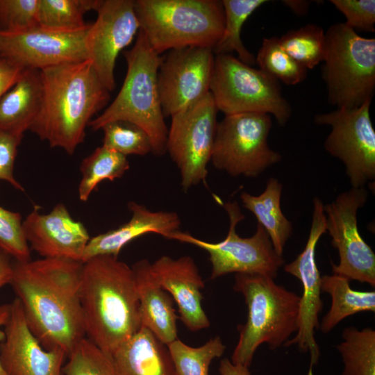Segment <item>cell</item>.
Returning a JSON list of instances; mask_svg holds the SVG:
<instances>
[{
    "instance_id": "obj_1",
    "label": "cell",
    "mask_w": 375,
    "mask_h": 375,
    "mask_svg": "<svg viewBox=\"0 0 375 375\" xmlns=\"http://www.w3.org/2000/svg\"><path fill=\"white\" fill-rule=\"evenodd\" d=\"M83 262L42 258L12 261L10 282L27 324L42 347L67 357L85 337L80 300Z\"/></svg>"
},
{
    "instance_id": "obj_2",
    "label": "cell",
    "mask_w": 375,
    "mask_h": 375,
    "mask_svg": "<svg viewBox=\"0 0 375 375\" xmlns=\"http://www.w3.org/2000/svg\"><path fill=\"white\" fill-rule=\"evenodd\" d=\"M42 99L29 131L51 147L72 155L85 137L92 117L108 102L91 62H65L40 70Z\"/></svg>"
},
{
    "instance_id": "obj_3",
    "label": "cell",
    "mask_w": 375,
    "mask_h": 375,
    "mask_svg": "<svg viewBox=\"0 0 375 375\" xmlns=\"http://www.w3.org/2000/svg\"><path fill=\"white\" fill-rule=\"evenodd\" d=\"M80 300L85 337L108 355L142 326L133 271L116 256L83 262Z\"/></svg>"
},
{
    "instance_id": "obj_4",
    "label": "cell",
    "mask_w": 375,
    "mask_h": 375,
    "mask_svg": "<svg viewBox=\"0 0 375 375\" xmlns=\"http://www.w3.org/2000/svg\"><path fill=\"white\" fill-rule=\"evenodd\" d=\"M261 274H236L233 289L247 306V319L238 326L240 336L232 362L247 367L258 347L266 343L271 350L283 346L298 329L300 297Z\"/></svg>"
},
{
    "instance_id": "obj_5",
    "label": "cell",
    "mask_w": 375,
    "mask_h": 375,
    "mask_svg": "<svg viewBox=\"0 0 375 375\" xmlns=\"http://www.w3.org/2000/svg\"><path fill=\"white\" fill-rule=\"evenodd\" d=\"M124 56L127 71L122 88L110 106L92 119L89 126L97 131L116 120L132 122L148 134L151 152L162 156L167 152L168 131L158 88L161 57L151 48L140 29L133 47L124 51Z\"/></svg>"
},
{
    "instance_id": "obj_6",
    "label": "cell",
    "mask_w": 375,
    "mask_h": 375,
    "mask_svg": "<svg viewBox=\"0 0 375 375\" xmlns=\"http://www.w3.org/2000/svg\"><path fill=\"white\" fill-rule=\"evenodd\" d=\"M134 8L151 48L158 53L185 47L212 49L224 27L218 0H135Z\"/></svg>"
},
{
    "instance_id": "obj_7",
    "label": "cell",
    "mask_w": 375,
    "mask_h": 375,
    "mask_svg": "<svg viewBox=\"0 0 375 375\" xmlns=\"http://www.w3.org/2000/svg\"><path fill=\"white\" fill-rule=\"evenodd\" d=\"M322 78L329 103L356 108L372 101L375 91V39L359 35L345 23L325 32Z\"/></svg>"
},
{
    "instance_id": "obj_8",
    "label": "cell",
    "mask_w": 375,
    "mask_h": 375,
    "mask_svg": "<svg viewBox=\"0 0 375 375\" xmlns=\"http://www.w3.org/2000/svg\"><path fill=\"white\" fill-rule=\"evenodd\" d=\"M210 92L218 111L225 115L265 113L274 115L278 124L284 126L292 114L280 83L232 54L215 56Z\"/></svg>"
},
{
    "instance_id": "obj_9",
    "label": "cell",
    "mask_w": 375,
    "mask_h": 375,
    "mask_svg": "<svg viewBox=\"0 0 375 375\" xmlns=\"http://www.w3.org/2000/svg\"><path fill=\"white\" fill-rule=\"evenodd\" d=\"M223 206L230 222L228 234L223 240L208 242L179 230L172 233L168 239L191 244L206 251L212 265V279L231 273L261 274L275 278L285 261L275 251L265 228L258 224L253 235L240 237L235 228L244 216L238 203L228 201Z\"/></svg>"
},
{
    "instance_id": "obj_10",
    "label": "cell",
    "mask_w": 375,
    "mask_h": 375,
    "mask_svg": "<svg viewBox=\"0 0 375 375\" xmlns=\"http://www.w3.org/2000/svg\"><path fill=\"white\" fill-rule=\"evenodd\" d=\"M271 116L247 112L225 115L218 122L210 161L231 176L256 177L281 160L267 139Z\"/></svg>"
},
{
    "instance_id": "obj_11",
    "label": "cell",
    "mask_w": 375,
    "mask_h": 375,
    "mask_svg": "<svg viewBox=\"0 0 375 375\" xmlns=\"http://www.w3.org/2000/svg\"><path fill=\"white\" fill-rule=\"evenodd\" d=\"M217 112L209 92L194 104L172 116L167 152L179 169L185 192L206 181L218 124Z\"/></svg>"
},
{
    "instance_id": "obj_12",
    "label": "cell",
    "mask_w": 375,
    "mask_h": 375,
    "mask_svg": "<svg viewBox=\"0 0 375 375\" xmlns=\"http://www.w3.org/2000/svg\"><path fill=\"white\" fill-rule=\"evenodd\" d=\"M371 102L315 116L317 124L331 127L325 149L343 162L353 188H364L375 178V131L369 116Z\"/></svg>"
},
{
    "instance_id": "obj_13",
    "label": "cell",
    "mask_w": 375,
    "mask_h": 375,
    "mask_svg": "<svg viewBox=\"0 0 375 375\" xmlns=\"http://www.w3.org/2000/svg\"><path fill=\"white\" fill-rule=\"evenodd\" d=\"M367 199L364 188H352L324 206V211L326 229L340 258L338 265H331L333 274L374 288L375 254L360 235L357 224L358 210Z\"/></svg>"
},
{
    "instance_id": "obj_14",
    "label": "cell",
    "mask_w": 375,
    "mask_h": 375,
    "mask_svg": "<svg viewBox=\"0 0 375 375\" xmlns=\"http://www.w3.org/2000/svg\"><path fill=\"white\" fill-rule=\"evenodd\" d=\"M214 66L209 47L172 49L161 57L157 80L164 117L186 109L210 92Z\"/></svg>"
},
{
    "instance_id": "obj_15",
    "label": "cell",
    "mask_w": 375,
    "mask_h": 375,
    "mask_svg": "<svg viewBox=\"0 0 375 375\" xmlns=\"http://www.w3.org/2000/svg\"><path fill=\"white\" fill-rule=\"evenodd\" d=\"M90 26L66 30L37 25L15 33L0 31V57L24 69L38 70L88 60Z\"/></svg>"
},
{
    "instance_id": "obj_16",
    "label": "cell",
    "mask_w": 375,
    "mask_h": 375,
    "mask_svg": "<svg viewBox=\"0 0 375 375\" xmlns=\"http://www.w3.org/2000/svg\"><path fill=\"white\" fill-rule=\"evenodd\" d=\"M313 205L312 224L306 247L295 260L284 267L285 272L301 283L303 293L299 300L297 331L283 346L288 347L296 344L301 351L310 353L308 375H313V367L317 365L320 355L314 335L315 330L319 326V315L323 308L322 276L316 262L315 249L319 239L326 232L324 204L315 197Z\"/></svg>"
},
{
    "instance_id": "obj_17",
    "label": "cell",
    "mask_w": 375,
    "mask_h": 375,
    "mask_svg": "<svg viewBox=\"0 0 375 375\" xmlns=\"http://www.w3.org/2000/svg\"><path fill=\"white\" fill-rule=\"evenodd\" d=\"M97 17L86 39L89 60L103 85L115 88V67L119 53L133 41L140 28L134 1L101 0Z\"/></svg>"
},
{
    "instance_id": "obj_18",
    "label": "cell",
    "mask_w": 375,
    "mask_h": 375,
    "mask_svg": "<svg viewBox=\"0 0 375 375\" xmlns=\"http://www.w3.org/2000/svg\"><path fill=\"white\" fill-rule=\"evenodd\" d=\"M4 333L0 363L7 375H60L67 355L42 347L29 328L17 298L10 303Z\"/></svg>"
},
{
    "instance_id": "obj_19",
    "label": "cell",
    "mask_w": 375,
    "mask_h": 375,
    "mask_svg": "<svg viewBox=\"0 0 375 375\" xmlns=\"http://www.w3.org/2000/svg\"><path fill=\"white\" fill-rule=\"evenodd\" d=\"M22 231L29 247L42 258L82 262L90 239L85 226L75 220L63 203L47 214L35 207L22 221Z\"/></svg>"
},
{
    "instance_id": "obj_20",
    "label": "cell",
    "mask_w": 375,
    "mask_h": 375,
    "mask_svg": "<svg viewBox=\"0 0 375 375\" xmlns=\"http://www.w3.org/2000/svg\"><path fill=\"white\" fill-rule=\"evenodd\" d=\"M151 267L158 283L176 301L185 326L192 331L208 328L210 323L201 306L205 285L193 258L162 256Z\"/></svg>"
},
{
    "instance_id": "obj_21",
    "label": "cell",
    "mask_w": 375,
    "mask_h": 375,
    "mask_svg": "<svg viewBox=\"0 0 375 375\" xmlns=\"http://www.w3.org/2000/svg\"><path fill=\"white\" fill-rule=\"evenodd\" d=\"M128 207L131 212L128 222L90 238L84 250L82 262L99 256L117 257L125 245L144 234L153 233L168 238L179 228L181 221L176 212L151 211L134 201L129 202Z\"/></svg>"
},
{
    "instance_id": "obj_22",
    "label": "cell",
    "mask_w": 375,
    "mask_h": 375,
    "mask_svg": "<svg viewBox=\"0 0 375 375\" xmlns=\"http://www.w3.org/2000/svg\"><path fill=\"white\" fill-rule=\"evenodd\" d=\"M147 259L133 266L139 301L142 326L148 328L162 343L168 345L177 338L173 299L158 283Z\"/></svg>"
},
{
    "instance_id": "obj_23",
    "label": "cell",
    "mask_w": 375,
    "mask_h": 375,
    "mask_svg": "<svg viewBox=\"0 0 375 375\" xmlns=\"http://www.w3.org/2000/svg\"><path fill=\"white\" fill-rule=\"evenodd\" d=\"M109 356L119 375H176L167 345L144 326Z\"/></svg>"
},
{
    "instance_id": "obj_24",
    "label": "cell",
    "mask_w": 375,
    "mask_h": 375,
    "mask_svg": "<svg viewBox=\"0 0 375 375\" xmlns=\"http://www.w3.org/2000/svg\"><path fill=\"white\" fill-rule=\"evenodd\" d=\"M42 99L40 70L25 69L0 97V128L24 135L36 118Z\"/></svg>"
},
{
    "instance_id": "obj_25",
    "label": "cell",
    "mask_w": 375,
    "mask_h": 375,
    "mask_svg": "<svg viewBox=\"0 0 375 375\" xmlns=\"http://www.w3.org/2000/svg\"><path fill=\"white\" fill-rule=\"evenodd\" d=\"M282 188L279 181L272 177L261 194L253 196L244 192L240 198L243 206L255 215L258 224L266 231L276 253L283 256L292 226L281 209Z\"/></svg>"
},
{
    "instance_id": "obj_26",
    "label": "cell",
    "mask_w": 375,
    "mask_h": 375,
    "mask_svg": "<svg viewBox=\"0 0 375 375\" xmlns=\"http://www.w3.org/2000/svg\"><path fill=\"white\" fill-rule=\"evenodd\" d=\"M349 281L333 274L322 276V292L328 294L331 298L330 309L319 326L323 333H329L347 317L361 312H375L374 290H353Z\"/></svg>"
},
{
    "instance_id": "obj_27",
    "label": "cell",
    "mask_w": 375,
    "mask_h": 375,
    "mask_svg": "<svg viewBox=\"0 0 375 375\" xmlns=\"http://www.w3.org/2000/svg\"><path fill=\"white\" fill-rule=\"evenodd\" d=\"M224 27L223 33L212 49L215 55L231 54L235 52L238 58L249 66L256 63L254 56L242 43V27L249 17L266 0H223Z\"/></svg>"
},
{
    "instance_id": "obj_28",
    "label": "cell",
    "mask_w": 375,
    "mask_h": 375,
    "mask_svg": "<svg viewBox=\"0 0 375 375\" xmlns=\"http://www.w3.org/2000/svg\"><path fill=\"white\" fill-rule=\"evenodd\" d=\"M129 167L126 156L103 145L96 148L80 165L82 178L78 188L79 199L87 201L101 182L121 178Z\"/></svg>"
},
{
    "instance_id": "obj_29",
    "label": "cell",
    "mask_w": 375,
    "mask_h": 375,
    "mask_svg": "<svg viewBox=\"0 0 375 375\" xmlns=\"http://www.w3.org/2000/svg\"><path fill=\"white\" fill-rule=\"evenodd\" d=\"M338 344L344 364L342 375H375V331L345 328Z\"/></svg>"
},
{
    "instance_id": "obj_30",
    "label": "cell",
    "mask_w": 375,
    "mask_h": 375,
    "mask_svg": "<svg viewBox=\"0 0 375 375\" xmlns=\"http://www.w3.org/2000/svg\"><path fill=\"white\" fill-rule=\"evenodd\" d=\"M176 375H209L212 360L221 357L225 345L215 337L199 347H192L178 338L167 345Z\"/></svg>"
},
{
    "instance_id": "obj_31",
    "label": "cell",
    "mask_w": 375,
    "mask_h": 375,
    "mask_svg": "<svg viewBox=\"0 0 375 375\" xmlns=\"http://www.w3.org/2000/svg\"><path fill=\"white\" fill-rule=\"evenodd\" d=\"M101 0H39L38 25L56 29L75 30L87 26L84 14L97 10Z\"/></svg>"
},
{
    "instance_id": "obj_32",
    "label": "cell",
    "mask_w": 375,
    "mask_h": 375,
    "mask_svg": "<svg viewBox=\"0 0 375 375\" xmlns=\"http://www.w3.org/2000/svg\"><path fill=\"white\" fill-rule=\"evenodd\" d=\"M255 58L260 69L286 85H297L307 77L308 69L283 49L278 37L263 38Z\"/></svg>"
},
{
    "instance_id": "obj_33",
    "label": "cell",
    "mask_w": 375,
    "mask_h": 375,
    "mask_svg": "<svg viewBox=\"0 0 375 375\" xmlns=\"http://www.w3.org/2000/svg\"><path fill=\"white\" fill-rule=\"evenodd\" d=\"M279 41L283 49L307 69H313L324 60L325 32L316 24L288 31Z\"/></svg>"
},
{
    "instance_id": "obj_34",
    "label": "cell",
    "mask_w": 375,
    "mask_h": 375,
    "mask_svg": "<svg viewBox=\"0 0 375 375\" xmlns=\"http://www.w3.org/2000/svg\"><path fill=\"white\" fill-rule=\"evenodd\" d=\"M103 146L125 156H144L152 151L151 140L139 126L124 120H116L105 124Z\"/></svg>"
},
{
    "instance_id": "obj_35",
    "label": "cell",
    "mask_w": 375,
    "mask_h": 375,
    "mask_svg": "<svg viewBox=\"0 0 375 375\" xmlns=\"http://www.w3.org/2000/svg\"><path fill=\"white\" fill-rule=\"evenodd\" d=\"M67 358L64 375H119L111 357L86 337Z\"/></svg>"
},
{
    "instance_id": "obj_36",
    "label": "cell",
    "mask_w": 375,
    "mask_h": 375,
    "mask_svg": "<svg viewBox=\"0 0 375 375\" xmlns=\"http://www.w3.org/2000/svg\"><path fill=\"white\" fill-rule=\"evenodd\" d=\"M22 221L19 212L0 206V250L18 261L31 259V249L23 234Z\"/></svg>"
},
{
    "instance_id": "obj_37",
    "label": "cell",
    "mask_w": 375,
    "mask_h": 375,
    "mask_svg": "<svg viewBox=\"0 0 375 375\" xmlns=\"http://www.w3.org/2000/svg\"><path fill=\"white\" fill-rule=\"evenodd\" d=\"M39 0H0V31L15 33L38 25Z\"/></svg>"
},
{
    "instance_id": "obj_38",
    "label": "cell",
    "mask_w": 375,
    "mask_h": 375,
    "mask_svg": "<svg viewBox=\"0 0 375 375\" xmlns=\"http://www.w3.org/2000/svg\"><path fill=\"white\" fill-rule=\"evenodd\" d=\"M331 3L345 17L344 22L353 30L374 31V0H331Z\"/></svg>"
},
{
    "instance_id": "obj_39",
    "label": "cell",
    "mask_w": 375,
    "mask_h": 375,
    "mask_svg": "<svg viewBox=\"0 0 375 375\" xmlns=\"http://www.w3.org/2000/svg\"><path fill=\"white\" fill-rule=\"evenodd\" d=\"M23 134L0 128V181L9 183L18 190L24 189L14 175L17 148Z\"/></svg>"
},
{
    "instance_id": "obj_40",
    "label": "cell",
    "mask_w": 375,
    "mask_h": 375,
    "mask_svg": "<svg viewBox=\"0 0 375 375\" xmlns=\"http://www.w3.org/2000/svg\"><path fill=\"white\" fill-rule=\"evenodd\" d=\"M24 70L0 57V97L15 83Z\"/></svg>"
},
{
    "instance_id": "obj_41",
    "label": "cell",
    "mask_w": 375,
    "mask_h": 375,
    "mask_svg": "<svg viewBox=\"0 0 375 375\" xmlns=\"http://www.w3.org/2000/svg\"><path fill=\"white\" fill-rule=\"evenodd\" d=\"M12 257L0 250V288L10 284L12 273Z\"/></svg>"
},
{
    "instance_id": "obj_42",
    "label": "cell",
    "mask_w": 375,
    "mask_h": 375,
    "mask_svg": "<svg viewBox=\"0 0 375 375\" xmlns=\"http://www.w3.org/2000/svg\"><path fill=\"white\" fill-rule=\"evenodd\" d=\"M219 371L221 375H251L249 367L235 365L227 358L221 360Z\"/></svg>"
},
{
    "instance_id": "obj_43",
    "label": "cell",
    "mask_w": 375,
    "mask_h": 375,
    "mask_svg": "<svg viewBox=\"0 0 375 375\" xmlns=\"http://www.w3.org/2000/svg\"><path fill=\"white\" fill-rule=\"evenodd\" d=\"M310 1L305 0H285L283 1V3L290 8L293 12L298 15H305L307 14L309 6L310 5Z\"/></svg>"
},
{
    "instance_id": "obj_44",
    "label": "cell",
    "mask_w": 375,
    "mask_h": 375,
    "mask_svg": "<svg viewBox=\"0 0 375 375\" xmlns=\"http://www.w3.org/2000/svg\"><path fill=\"white\" fill-rule=\"evenodd\" d=\"M10 312V303L0 305V343L4 340L5 333L1 329L6 324ZM0 375H7L0 363Z\"/></svg>"
}]
</instances>
